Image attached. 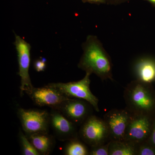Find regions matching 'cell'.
Wrapping results in <instances>:
<instances>
[{"mask_svg": "<svg viewBox=\"0 0 155 155\" xmlns=\"http://www.w3.org/2000/svg\"><path fill=\"white\" fill-rule=\"evenodd\" d=\"M82 48L83 54L78 63V68L91 75L95 74L102 80L113 81L110 58L97 37L87 36Z\"/></svg>", "mask_w": 155, "mask_h": 155, "instance_id": "cell-1", "label": "cell"}, {"mask_svg": "<svg viewBox=\"0 0 155 155\" xmlns=\"http://www.w3.org/2000/svg\"><path fill=\"white\" fill-rule=\"evenodd\" d=\"M150 84L135 80L125 87L126 109L131 114L154 116L155 92Z\"/></svg>", "mask_w": 155, "mask_h": 155, "instance_id": "cell-2", "label": "cell"}, {"mask_svg": "<svg viewBox=\"0 0 155 155\" xmlns=\"http://www.w3.org/2000/svg\"><path fill=\"white\" fill-rule=\"evenodd\" d=\"M91 74L86 73L83 79L68 83H52L49 85L61 91L65 96L70 98L84 100L89 103L97 112H99L98 99L92 93L90 89Z\"/></svg>", "mask_w": 155, "mask_h": 155, "instance_id": "cell-3", "label": "cell"}, {"mask_svg": "<svg viewBox=\"0 0 155 155\" xmlns=\"http://www.w3.org/2000/svg\"><path fill=\"white\" fill-rule=\"evenodd\" d=\"M82 124L79 134L84 141L91 147L104 144L110 139L107 126L104 119L90 116Z\"/></svg>", "mask_w": 155, "mask_h": 155, "instance_id": "cell-4", "label": "cell"}, {"mask_svg": "<svg viewBox=\"0 0 155 155\" xmlns=\"http://www.w3.org/2000/svg\"><path fill=\"white\" fill-rule=\"evenodd\" d=\"M17 114L26 135L48 132L50 114L47 111L20 108L18 109Z\"/></svg>", "mask_w": 155, "mask_h": 155, "instance_id": "cell-5", "label": "cell"}, {"mask_svg": "<svg viewBox=\"0 0 155 155\" xmlns=\"http://www.w3.org/2000/svg\"><path fill=\"white\" fill-rule=\"evenodd\" d=\"M14 44L17 50L18 57V74L21 78L20 95L22 96L24 92L27 94L30 93L34 87L29 74L31 47L24 39L16 34Z\"/></svg>", "mask_w": 155, "mask_h": 155, "instance_id": "cell-6", "label": "cell"}, {"mask_svg": "<svg viewBox=\"0 0 155 155\" xmlns=\"http://www.w3.org/2000/svg\"><path fill=\"white\" fill-rule=\"evenodd\" d=\"M154 117L150 115L131 114L125 132V140L137 144L147 140Z\"/></svg>", "mask_w": 155, "mask_h": 155, "instance_id": "cell-7", "label": "cell"}, {"mask_svg": "<svg viewBox=\"0 0 155 155\" xmlns=\"http://www.w3.org/2000/svg\"><path fill=\"white\" fill-rule=\"evenodd\" d=\"M131 114L125 110H111L104 119L107 126L110 140H125V132Z\"/></svg>", "mask_w": 155, "mask_h": 155, "instance_id": "cell-8", "label": "cell"}, {"mask_svg": "<svg viewBox=\"0 0 155 155\" xmlns=\"http://www.w3.org/2000/svg\"><path fill=\"white\" fill-rule=\"evenodd\" d=\"M34 103L40 107H50L57 109L61 104L69 98L48 84L41 87H33L27 94Z\"/></svg>", "mask_w": 155, "mask_h": 155, "instance_id": "cell-9", "label": "cell"}, {"mask_svg": "<svg viewBox=\"0 0 155 155\" xmlns=\"http://www.w3.org/2000/svg\"><path fill=\"white\" fill-rule=\"evenodd\" d=\"M88 104L84 100L69 98L56 110L60 111L75 125L81 124L90 116V109Z\"/></svg>", "mask_w": 155, "mask_h": 155, "instance_id": "cell-10", "label": "cell"}, {"mask_svg": "<svg viewBox=\"0 0 155 155\" xmlns=\"http://www.w3.org/2000/svg\"><path fill=\"white\" fill-rule=\"evenodd\" d=\"M49 124L60 139L70 140L77 138L75 124L58 110L54 109L50 114Z\"/></svg>", "mask_w": 155, "mask_h": 155, "instance_id": "cell-11", "label": "cell"}, {"mask_svg": "<svg viewBox=\"0 0 155 155\" xmlns=\"http://www.w3.org/2000/svg\"><path fill=\"white\" fill-rule=\"evenodd\" d=\"M133 71L136 80L151 84L155 81V60L152 58H140L135 62Z\"/></svg>", "mask_w": 155, "mask_h": 155, "instance_id": "cell-12", "label": "cell"}, {"mask_svg": "<svg viewBox=\"0 0 155 155\" xmlns=\"http://www.w3.org/2000/svg\"><path fill=\"white\" fill-rule=\"evenodd\" d=\"M26 135L41 155L49 154L54 147V140L52 137L48 132Z\"/></svg>", "mask_w": 155, "mask_h": 155, "instance_id": "cell-13", "label": "cell"}, {"mask_svg": "<svg viewBox=\"0 0 155 155\" xmlns=\"http://www.w3.org/2000/svg\"><path fill=\"white\" fill-rule=\"evenodd\" d=\"M137 145L127 140H111L109 155H137Z\"/></svg>", "mask_w": 155, "mask_h": 155, "instance_id": "cell-14", "label": "cell"}, {"mask_svg": "<svg viewBox=\"0 0 155 155\" xmlns=\"http://www.w3.org/2000/svg\"><path fill=\"white\" fill-rule=\"evenodd\" d=\"M64 153L67 155H89L87 148L77 138L69 140L65 147Z\"/></svg>", "mask_w": 155, "mask_h": 155, "instance_id": "cell-15", "label": "cell"}, {"mask_svg": "<svg viewBox=\"0 0 155 155\" xmlns=\"http://www.w3.org/2000/svg\"><path fill=\"white\" fill-rule=\"evenodd\" d=\"M19 142L21 146L22 154L24 155H39L38 151L29 140L26 134H24L21 130L19 133Z\"/></svg>", "mask_w": 155, "mask_h": 155, "instance_id": "cell-16", "label": "cell"}, {"mask_svg": "<svg viewBox=\"0 0 155 155\" xmlns=\"http://www.w3.org/2000/svg\"><path fill=\"white\" fill-rule=\"evenodd\" d=\"M137 155H155V148L147 140L137 145Z\"/></svg>", "mask_w": 155, "mask_h": 155, "instance_id": "cell-17", "label": "cell"}, {"mask_svg": "<svg viewBox=\"0 0 155 155\" xmlns=\"http://www.w3.org/2000/svg\"><path fill=\"white\" fill-rule=\"evenodd\" d=\"M110 141V140L107 144L104 143L97 146L91 147L89 155H109Z\"/></svg>", "mask_w": 155, "mask_h": 155, "instance_id": "cell-18", "label": "cell"}, {"mask_svg": "<svg viewBox=\"0 0 155 155\" xmlns=\"http://www.w3.org/2000/svg\"><path fill=\"white\" fill-rule=\"evenodd\" d=\"M46 60L44 58L38 59L34 62V66L37 72H43L46 68Z\"/></svg>", "mask_w": 155, "mask_h": 155, "instance_id": "cell-19", "label": "cell"}, {"mask_svg": "<svg viewBox=\"0 0 155 155\" xmlns=\"http://www.w3.org/2000/svg\"><path fill=\"white\" fill-rule=\"evenodd\" d=\"M147 141L155 148V117L153 122L151 131Z\"/></svg>", "mask_w": 155, "mask_h": 155, "instance_id": "cell-20", "label": "cell"}, {"mask_svg": "<svg viewBox=\"0 0 155 155\" xmlns=\"http://www.w3.org/2000/svg\"><path fill=\"white\" fill-rule=\"evenodd\" d=\"M105 3L107 5H121L127 2H129L130 0H105Z\"/></svg>", "mask_w": 155, "mask_h": 155, "instance_id": "cell-21", "label": "cell"}, {"mask_svg": "<svg viewBox=\"0 0 155 155\" xmlns=\"http://www.w3.org/2000/svg\"><path fill=\"white\" fill-rule=\"evenodd\" d=\"M84 2L95 4H106L105 0H83Z\"/></svg>", "mask_w": 155, "mask_h": 155, "instance_id": "cell-22", "label": "cell"}, {"mask_svg": "<svg viewBox=\"0 0 155 155\" xmlns=\"http://www.w3.org/2000/svg\"><path fill=\"white\" fill-rule=\"evenodd\" d=\"M145 1L149 2L155 7V0H145Z\"/></svg>", "mask_w": 155, "mask_h": 155, "instance_id": "cell-23", "label": "cell"}]
</instances>
